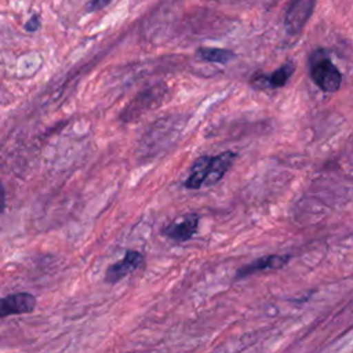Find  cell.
Returning a JSON list of instances; mask_svg holds the SVG:
<instances>
[{
  "mask_svg": "<svg viewBox=\"0 0 353 353\" xmlns=\"http://www.w3.org/2000/svg\"><path fill=\"white\" fill-rule=\"evenodd\" d=\"M310 76L314 84L324 92L338 91L342 83V76L338 68L323 55H317V58L313 57Z\"/></svg>",
  "mask_w": 353,
  "mask_h": 353,
  "instance_id": "1",
  "label": "cell"
},
{
  "mask_svg": "<svg viewBox=\"0 0 353 353\" xmlns=\"http://www.w3.org/2000/svg\"><path fill=\"white\" fill-rule=\"evenodd\" d=\"M316 0H290L284 17V26L290 34H298L309 21Z\"/></svg>",
  "mask_w": 353,
  "mask_h": 353,
  "instance_id": "2",
  "label": "cell"
},
{
  "mask_svg": "<svg viewBox=\"0 0 353 353\" xmlns=\"http://www.w3.org/2000/svg\"><path fill=\"white\" fill-rule=\"evenodd\" d=\"M164 92H165V87L161 88L160 85H156L146 91H142L141 94H138L134 98V101L128 106H125V109L123 110L121 119H124L125 121L132 120L135 117H139L146 110L156 108L157 105L161 103L160 99H163Z\"/></svg>",
  "mask_w": 353,
  "mask_h": 353,
  "instance_id": "3",
  "label": "cell"
},
{
  "mask_svg": "<svg viewBox=\"0 0 353 353\" xmlns=\"http://www.w3.org/2000/svg\"><path fill=\"white\" fill-rule=\"evenodd\" d=\"M145 258L141 252L130 250L125 252L124 258L117 261L116 263H112L105 273V281L109 284H116L121 279H124L128 273L134 272L143 263Z\"/></svg>",
  "mask_w": 353,
  "mask_h": 353,
  "instance_id": "4",
  "label": "cell"
},
{
  "mask_svg": "<svg viewBox=\"0 0 353 353\" xmlns=\"http://www.w3.org/2000/svg\"><path fill=\"white\" fill-rule=\"evenodd\" d=\"M199 226V215L196 212H188L170 225H167L163 230V234L174 241H186L193 237Z\"/></svg>",
  "mask_w": 353,
  "mask_h": 353,
  "instance_id": "5",
  "label": "cell"
},
{
  "mask_svg": "<svg viewBox=\"0 0 353 353\" xmlns=\"http://www.w3.org/2000/svg\"><path fill=\"white\" fill-rule=\"evenodd\" d=\"M36 307V298L29 292H15L0 298V319L11 314L30 313Z\"/></svg>",
  "mask_w": 353,
  "mask_h": 353,
  "instance_id": "6",
  "label": "cell"
},
{
  "mask_svg": "<svg viewBox=\"0 0 353 353\" xmlns=\"http://www.w3.org/2000/svg\"><path fill=\"white\" fill-rule=\"evenodd\" d=\"M234 159L236 154L233 152H222L221 154L211 157L204 186H212L216 182H219L222 176L226 174V171L232 167Z\"/></svg>",
  "mask_w": 353,
  "mask_h": 353,
  "instance_id": "7",
  "label": "cell"
},
{
  "mask_svg": "<svg viewBox=\"0 0 353 353\" xmlns=\"http://www.w3.org/2000/svg\"><path fill=\"white\" fill-rule=\"evenodd\" d=\"M288 261H290L288 255H268V256H262V258L248 263L243 269H240L237 272L236 277L241 279V277H247V276H250L252 273H256V272H263V270H270V269H280L284 265H287Z\"/></svg>",
  "mask_w": 353,
  "mask_h": 353,
  "instance_id": "8",
  "label": "cell"
},
{
  "mask_svg": "<svg viewBox=\"0 0 353 353\" xmlns=\"http://www.w3.org/2000/svg\"><path fill=\"white\" fill-rule=\"evenodd\" d=\"M211 156H200L190 167L189 176L185 181L186 189H200L204 185V181L207 178L208 167H210Z\"/></svg>",
  "mask_w": 353,
  "mask_h": 353,
  "instance_id": "9",
  "label": "cell"
},
{
  "mask_svg": "<svg viewBox=\"0 0 353 353\" xmlns=\"http://www.w3.org/2000/svg\"><path fill=\"white\" fill-rule=\"evenodd\" d=\"M197 55L208 62H216V63H226L232 58H234V54L225 48H208L203 47L197 50Z\"/></svg>",
  "mask_w": 353,
  "mask_h": 353,
  "instance_id": "10",
  "label": "cell"
},
{
  "mask_svg": "<svg viewBox=\"0 0 353 353\" xmlns=\"http://www.w3.org/2000/svg\"><path fill=\"white\" fill-rule=\"evenodd\" d=\"M294 70H295V68H294L292 63H284V65L280 66L277 70H274V72L266 79V81H268V84H269L270 87H274V88L283 87V85L287 83V80L291 77V74L294 73Z\"/></svg>",
  "mask_w": 353,
  "mask_h": 353,
  "instance_id": "11",
  "label": "cell"
},
{
  "mask_svg": "<svg viewBox=\"0 0 353 353\" xmlns=\"http://www.w3.org/2000/svg\"><path fill=\"white\" fill-rule=\"evenodd\" d=\"M112 0H90L87 3V11H98L103 7H106Z\"/></svg>",
  "mask_w": 353,
  "mask_h": 353,
  "instance_id": "12",
  "label": "cell"
},
{
  "mask_svg": "<svg viewBox=\"0 0 353 353\" xmlns=\"http://www.w3.org/2000/svg\"><path fill=\"white\" fill-rule=\"evenodd\" d=\"M39 25H40V19H39V15H33L28 22H26V25H25V29L26 30H29V32H34V30H37V28H39Z\"/></svg>",
  "mask_w": 353,
  "mask_h": 353,
  "instance_id": "13",
  "label": "cell"
},
{
  "mask_svg": "<svg viewBox=\"0 0 353 353\" xmlns=\"http://www.w3.org/2000/svg\"><path fill=\"white\" fill-rule=\"evenodd\" d=\"M6 208V190L4 186L0 183V214L4 211Z\"/></svg>",
  "mask_w": 353,
  "mask_h": 353,
  "instance_id": "14",
  "label": "cell"
}]
</instances>
